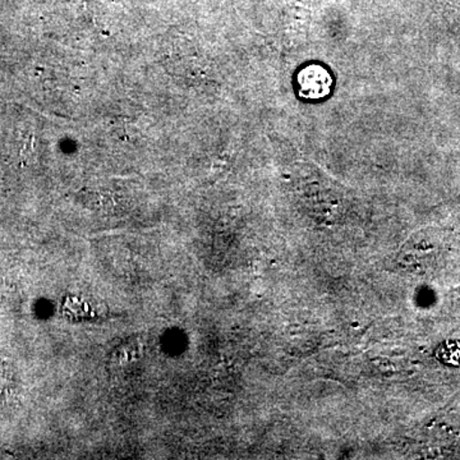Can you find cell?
Returning <instances> with one entry per match:
<instances>
[{
	"instance_id": "cell-2",
	"label": "cell",
	"mask_w": 460,
	"mask_h": 460,
	"mask_svg": "<svg viewBox=\"0 0 460 460\" xmlns=\"http://www.w3.org/2000/svg\"><path fill=\"white\" fill-rule=\"evenodd\" d=\"M449 345V353L441 352V359L447 362H456L460 358V345L459 344H447Z\"/></svg>"
},
{
	"instance_id": "cell-1",
	"label": "cell",
	"mask_w": 460,
	"mask_h": 460,
	"mask_svg": "<svg viewBox=\"0 0 460 460\" xmlns=\"http://www.w3.org/2000/svg\"><path fill=\"white\" fill-rule=\"evenodd\" d=\"M296 83L299 84V95L310 100L326 98L332 87V75L319 65L305 66L296 75Z\"/></svg>"
}]
</instances>
